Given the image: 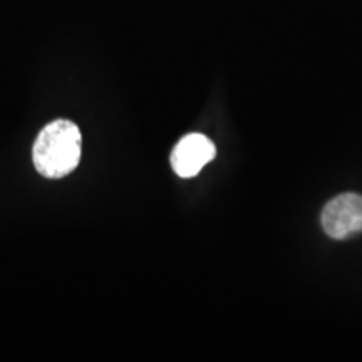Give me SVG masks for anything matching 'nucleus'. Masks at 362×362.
Masks as SVG:
<instances>
[{"label": "nucleus", "instance_id": "f03ea898", "mask_svg": "<svg viewBox=\"0 0 362 362\" xmlns=\"http://www.w3.org/2000/svg\"><path fill=\"white\" fill-rule=\"evenodd\" d=\"M324 232L334 240H346L362 232V194L342 193L324 206Z\"/></svg>", "mask_w": 362, "mask_h": 362}, {"label": "nucleus", "instance_id": "7ed1b4c3", "mask_svg": "<svg viewBox=\"0 0 362 362\" xmlns=\"http://www.w3.org/2000/svg\"><path fill=\"white\" fill-rule=\"evenodd\" d=\"M216 148L205 134L192 133L181 138L171 153V166L180 178H193L211 160H215Z\"/></svg>", "mask_w": 362, "mask_h": 362}, {"label": "nucleus", "instance_id": "f257e3e1", "mask_svg": "<svg viewBox=\"0 0 362 362\" xmlns=\"http://www.w3.org/2000/svg\"><path fill=\"white\" fill-rule=\"evenodd\" d=\"M39 175L59 180L71 175L81 161V131L69 119H57L40 131L33 148Z\"/></svg>", "mask_w": 362, "mask_h": 362}]
</instances>
